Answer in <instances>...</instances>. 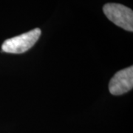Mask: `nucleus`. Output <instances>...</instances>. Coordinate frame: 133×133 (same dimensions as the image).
Listing matches in <instances>:
<instances>
[{"label":"nucleus","instance_id":"3","mask_svg":"<svg viewBox=\"0 0 133 133\" xmlns=\"http://www.w3.org/2000/svg\"><path fill=\"white\" fill-rule=\"evenodd\" d=\"M133 87V66L117 72L109 84V90L113 95H121L130 91Z\"/></svg>","mask_w":133,"mask_h":133},{"label":"nucleus","instance_id":"2","mask_svg":"<svg viewBox=\"0 0 133 133\" xmlns=\"http://www.w3.org/2000/svg\"><path fill=\"white\" fill-rule=\"evenodd\" d=\"M106 16L115 24L127 31H133L132 10L121 4L108 3L103 8Z\"/></svg>","mask_w":133,"mask_h":133},{"label":"nucleus","instance_id":"1","mask_svg":"<svg viewBox=\"0 0 133 133\" xmlns=\"http://www.w3.org/2000/svg\"><path fill=\"white\" fill-rule=\"evenodd\" d=\"M42 31L39 28L32 30L5 40L2 45V52L20 54L28 51L36 43L41 36Z\"/></svg>","mask_w":133,"mask_h":133}]
</instances>
